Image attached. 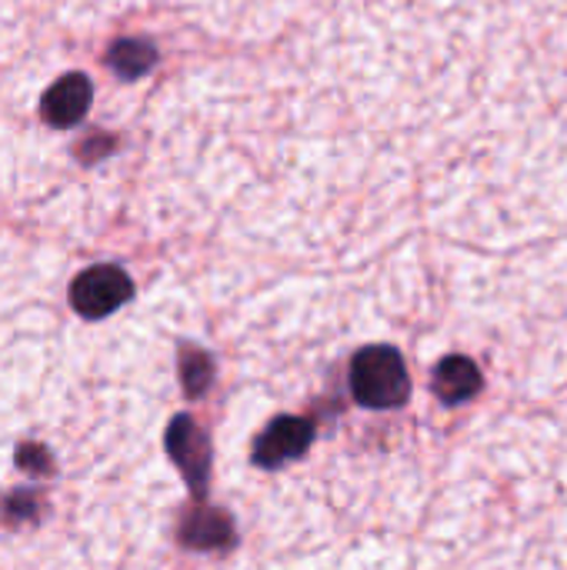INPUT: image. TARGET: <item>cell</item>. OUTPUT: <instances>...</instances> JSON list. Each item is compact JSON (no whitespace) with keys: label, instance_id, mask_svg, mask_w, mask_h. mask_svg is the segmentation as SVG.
<instances>
[{"label":"cell","instance_id":"obj_10","mask_svg":"<svg viewBox=\"0 0 567 570\" xmlns=\"http://www.w3.org/2000/svg\"><path fill=\"white\" fill-rule=\"evenodd\" d=\"M17 461H20L27 471L40 474V468H37V464H40V461H50V458H47V451H43V448H33V444H27V448H20Z\"/></svg>","mask_w":567,"mask_h":570},{"label":"cell","instance_id":"obj_6","mask_svg":"<svg viewBox=\"0 0 567 570\" xmlns=\"http://www.w3.org/2000/svg\"><path fill=\"white\" fill-rule=\"evenodd\" d=\"M180 541L190 551H217V548H231L234 544V528L231 518L211 508H201L194 514L184 518L180 524Z\"/></svg>","mask_w":567,"mask_h":570},{"label":"cell","instance_id":"obj_4","mask_svg":"<svg viewBox=\"0 0 567 570\" xmlns=\"http://www.w3.org/2000/svg\"><path fill=\"white\" fill-rule=\"evenodd\" d=\"M314 441V424L304 417H277L264 428V434L254 444V464L257 468H281L284 461L301 458Z\"/></svg>","mask_w":567,"mask_h":570},{"label":"cell","instance_id":"obj_1","mask_svg":"<svg viewBox=\"0 0 567 570\" xmlns=\"http://www.w3.org/2000/svg\"><path fill=\"white\" fill-rule=\"evenodd\" d=\"M351 391L358 404L374 411L401 407L411 394V377L404 357L394 347H364L351 361Z\"/></svg>","mask_w":567,"mask_h":570},{"label":"cell","instance_id":"obj_5","mask_svg":"<svg viewBox=\"0 0 567 570\" xmlns=\"http://www.w3.org/2000/svg\"><path fill=\"white\" fill-rule=\"evenodd\" d=\"M90 97H94V87H90L87 73H63L47 87V94L40 100V117L57 130L77 127L90 110Z\"/></svg>","mask_w":567,"mask_h":570},{"label":"cell","instance_id":"obj_7","mask_svg":"<svg viewBox=\"0 0 567 570\" xmlns=\"http://www.w3.org/2000/svg\"><path fill=\"white\" fill-rule=\"evenodd\" d=\"M434 391L444 404H465L481 391V371L468 357H444L434 371Z\"/></svg>","mask_w":567,"mask_h":570},{"label":"cell","instance_id":"obj_3","mask_svg":"<svg viewBox=\"0 0 567 570\" xmlns=\"http://www.w3.org/2000/svg\"><path fill=\"white\" fill-rule=\"evenodd\" d=\"M167 454L180 468L187 488L197 498H204L207 481H211V444H207L204 431L187 414H177L170 421V428H167Z\"/></svg>","mask_w":567,"mask_h":570},{"label":"cell","instance_id":"obj_9","mask_svg":"<svg viewBox=\"0 0 567 570\" xmlns=\"http://www.w3.org/2000/svg\"><path fill=\"white\" fill-rule=\"evenodd\" d=\"M180 377H184V391L187 397H201L214 377V367H211V357L201 354V351H184L180 357Z\"/></svg>","mask_w":567,"mask_h":570},{"label":"cell","instance_id":"obj_8","mask_svg":"<svg viewBox=\"0 0 567 570\" xmlns=\"http://www.w3.org/2000/svg\"><path fill=\"white\" fill-rule=\"evenodd\" d=\"M157 63V50L147 40H117L107 50V67L120 77V80H137L144 77L150 67Z\"/></svg>","mask_w":567,"mask_h":570},{"label":"cell","instance_id":"obj_2","mask_svg":"<svg viewBox=\"0 0 567 570\" xmlns=\"http://www.w3.org/2000/svg\"><path fill=\"white\" fill-rule=\"evenodd\" d=\"M130 294H134V281L117 264L87 267L70 284V304L87 321H100V317L114 314L117 307H124L130 301Z\"/></svg>","mask_w":567,"mask_h":570}]
</instances>
